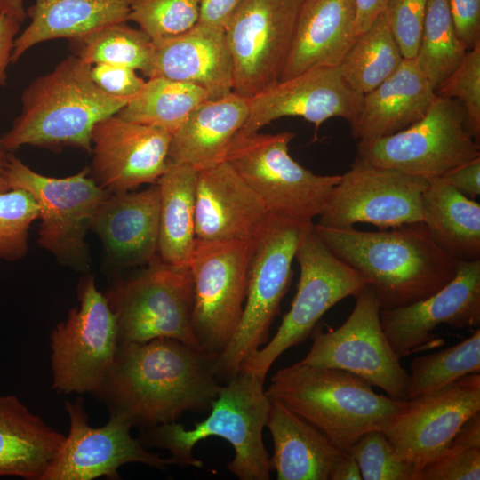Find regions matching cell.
Listing matches in <instances>:
<instances>
[{
  "mask_svg": "<svg viewBox=\"0 0 480 480\" xmlns=\"http://www.w3.org/2000/svg\"><path fill=\"white\" fill-rule=\"evenodd\" d=\"M38 213L28 192L20 188L0 192V259L14 261L27 254L28 230Z\"/></svg>",
  "mask_w": 480,
  "mask_h": 480,
  "instance_id": "obj_39",
  "label": "cell"
},
{
  "mask_svg": "<svg viewBox=\"0 0 480 480\" xmlns=\"http://www.w3.org/2000/svg\"><path fill=\"white\" fill-rule=\"evenodd\" d=\"M356 38L354 0H301L280 81L340 66Z\"/></svg>",
  "mask_w": 480,
  "mask_h": 480,
  "instance_id": "obj_25",
  "label": "cell"
},
{
  "mask_svg": "<svg viewBox=\"0 0 480 480\" xmlns=\"http://www.w3.org/2000/svg\"><path fill=\"white\" fill-rule=\"evenodd\" d=\"M9 188L28 192L38 208L40 228L37 243L60 263L79 271L90 268L85 236L94 214L109 194L88 168L54 178L33 171L11 155L7 168Z\"/></svg>",
  "mask_w": 480,
  "mask_h": 480,
  "instance_id": "obj_10",
  "label": "cell"
},
{
  "mask_svg": "<svg viewBox=\"0 0 480 480\" xmlns=\"http://www.w3.org/2000/svg\"><path fill=\"white\" fill-rule=\"evenodd\" d=\"M436 97L415 59H404L393 75L364 94L351 134L364 142L403 131L426 115Z\"/></svg>",
  "mask_w": 480,
  "mask_h": 480,
  "instance_id": "obj_26",
  "label": "cell"
},
{
  "mask_svg": "<svg viewBox=\"0 0 480 480\" xmlns=\"http://www.w3.org/2000/svg\"><path fill=\"white\" fill-rule=\"evenodd\" d=\"M270 399L264 380L239 371L221 385L208 417L190 429L174 422L141 430L140 440L146 447L166 450L175 465L202 468L193 456L196 444L209 436L228 441L235 450L227 468L240 480H268L272 471L262 431L266 427Z\"/></svg>",
  "mask_w": 480,
  "mask_h": 480,
  "instance_id": "obj_5",
  "label": "cell"
},
{
  "mask_svg": "<svg viewBox=\"0 0 480 480\" xmlns=\"http://www.w3.org/2000/svg\"><path fill=\"white\" fill-rule=\"evenodd\" d=\"M427 185L426 179L356 157L332 188L316 224L342 228L364 222L385 229L422 222Z\"/></svg>",
  "mask_w": 480,
  "mask_h": 480,
  "instance_id": "obj_16",
  "label": "cell"
},
{
  "mask_svg": "<svg viewBox=\"0 0 480 480\" xmlns=\"http://www.w3.org/2000/svg\"><path fill=\"white\" fill-rule=\"evenodd\" d=\"M197 171L169 164L156 182L160 194L158 257L175 266H188L194 245Z\"/></svg>",
  "mask_w": 480,
  "mask_h": 480,
  "instance_id": "obj_32",
  "label": "cell"
},
{
  "mask_svg": "<svg viewBox=\"0 0 480 480\" xmlns=\"http://www.w3.org/2000/svg\"><path fill=\"white\" fill-rule=\"evenodd\" d=\"M312 225L269 214L254 240L241 320L215 363V372L221 383L236 375L245 359L268 340L270 326L291 284L298 246Z\"/></svg>",
  "mask_w": 480,
  "mask_h": 480,
  "instance_id": "obj_6",
  "label": "cell"
},
{
  "mask_svg": "<svg viewBox=\"0 0 480 480\" xmlns=\"http://www.w3.org/2000/svg\"><path fill=\"white\" fill-rule=\"evenodd\" d=\"M356 157L428 180L480 157V146L468 132L463 106L436 95L426 115L406 129L357 142Z\"/></svg>",
  "mask_w": 480,
  "mask_h": 480,
  "instance_id": "obj_11",
  "label": "cell"
},
{
  "mask_svg": "<svg viewBox=\"0 0 480 480\" xmlns=\"http://www.w3.org/2000/svg\"><path fill=\"white\" fill-rule=\"evenodd\" d=\"M404 60L382 12L357 36L340 67L348 84L364 95L393 75Z\"/></svg>",
  "mask_w": 480,
  "mask_h": 480,
  "instance_id": "obj_34",
  "label": "cell"
},
{
  "mask_svg": "<svg viewBox=\"0 0 480 480\" xmlns=\"http://www.w3.org/2000/svg\"><path fill=\"white\" fill-rule=\"evenodd\" d=\"M467 52L460 41L447 0H428L420 42L414 58L435 89L459 66Z\"/></svg>",
  "mask_w": 480,
  "mask_h": 480,
  "instance_id": "obj_36",
  "label": "cell"
},
{
  "mask_svg": "<svg viewBox=\"0 0 480 480\" xmlns=\"http://www.w3.org/2000/svg\"><path fill=\"white\" fill-rule=\"evenodd\" d=\"M325 246L363 276L381 309L412 304L432 295L456 275L460 261L443 252L423 222L364 231L314 224Z\"/></svg>",
  "mask_w": 480,
  "mask_h": 480,
  "instance_id": "obj_2",
  "label": "cell"
},
{
  "mask_svg": "<svg viewBox=\"0 0 480 480\" xmlns=\"http://www.w3.org/2000/svg\"><path fill=\"white\" fill-rule=\"evenodd\" d=\"M105 296L116 320L119 344L167 338L200 348L192 327L188 266L157 257L145 269L116 279Z\"/></svg>",
  "mask_w": 480,
  "mask_h": 480,
  "instance_id": "obj_8",
  "label": "cell"
},
{
  "mask_svg": "<svg viewBox=\"0 0 480 480\" xmlns=\"http://www.w3.org/2000/svg\"><path fill=\"white\" fill-rule=\"evenodd\" d=\"M172 134L116 115L98 122L92 132L90 173L109 193L135 190L157 181L167 170Z\"/></svg>",
  "mask_w": 480,
  "mask_h": 480,
  "instance_id": "obj_20",
  "label": "cell"
},
{
  "mask_svg": "<svg viewBox=\"0 0 480 480\" xmlns=\"http://www.w3.org/2000/svg\"><path fill=\"white\" fill-rule=\"evenodd\" d=\"M358 464L349 451H343L336 460L330 480H361Z\"/></svg>",
  "mask_w": 480,
  "mask_h": 480,
  "instance_id": "obj_50",
  "label": "cell"
},
{
  "mask_svg": "<svg viewBox=\"0 0 480 480\" xmlns=\"http://www.w3.org/2000/svg\"><path fill=\"white\" fill-rule=\"evenodd\" d=\"M295 259L300 275L290 310L273 338L246 358L239 370L264 380L274 362L288 348L304 341L324 313L369 284L364 276L325 246L315 232L314 223L304 234Z\"/></svg>",
  "mask_w": 480,
  "mask_h": 480,
  "instance_id": "obj_9",
  "label": "cell"
},
{
  "mask_svg": "<svg viewBox=\"0 0 480 480\" xmlns=\"http://www.w3.org/2000/svg\"><path fill=\"white\" fill-rule=\"evenodd\" d=\"M10 156V152L6 151L0 142V192L10 189L7 180V168Z\"/></svg>",
  "mask_w": 480,
  "mask_h": 480,
  "instance_id": "obj_52",
  "label": "cell"
},
{
  "mask_svg": "<svg viewBox=\"0 0 480 480\" xmlns=\"http://www.w3.org/2000/svg\"><path fill=\"white\" fill-rule=\"evenodd\" d=\"M79 305L51 334L52 388L62 394H93L106 377L118 347L116 320L93 276L81 278Z\"/></svg>",
  "mask_w": 480,
  "mask_h": 480,
  "instance_id": "obj_13",
  "label": "cell"
},
{
  "mask_svg": "<svg viewBox=\"0 0 480 480\" xmlns=\"http://www.w3.org/2000/svg\"><path fill=\"white\" fill-rule=\"evenodd\" d=\"M480 446L455 435L420 472L419 480H479Z\"/></svg>",
  "mask_w": 480,
  "mask_h": 480,
  "instance_id": "obj_42",
  "label": "cell"
},
{
  "mask_svg": "<svg viewBox=\"0 0 480 480\" xmlns=\"http://www.w3.org/2000/svg\"><path fill=\"white\" fill-rule=\"evenodd\" d=\"M480 372V330L460 343L415 357L410 365L408 400L428 394L470 373Z\"/></svg>",
  "mask_w": 480,
  "mask_h": 480,
  "instance_id": "obj_37",
  "label": "cell"
},
{
  "mask_svg": "<svg viewBox=\"0 0 480 480\" xmlns=\"http://www.w3.org/2000/svg\"><path fill=\"white\" fill-rule=\"evenodd\" d=\"M249 115V98L231 92L199 105L172 135L169 161L196 171L225 161Z\"/></svg>",
  "mask_w": 480,
  "mask_h": 480,
  "instance_id": "obj_27",
  "label": "cell"
},
{
  "mask_svg": "<svg viewBox=\"0 0 480 480\" xmlns=\"http://www.w3.org/2000/svg\"><path fill=\"white\" fill-rule=\"evenodd\" d=\"M456 34L467 51L480 44V0H447Z\"/></svg>",
  "mask_w": 480,
  "mask_h": 480,
  "instance_id": "obj_45",
  "label": "cell"
},
{
  "mask_svg": "<svg viewBox=\"0 0 480 480\" xmlns=\"http://www.w3.org/2000/svg\"><path fill=\"white\" fill-rule=\"evenodd\" d=\"M133 0H35L28 26L14 42L12 63L42 42L73 39L100 27L127 22Z\"/></svg>",
  "mask_w": 480,
  "mask_h": 480,
  "instance_id": "obj_30",
  "label": "cell"
},
{
  "mask_svg": "<svg viewBox=\"0 0 480 480\" xmlns=\"http://www.w3.org/2000/svg\"><path fill=\"white\" fill-rule=\"evenodd\" d=\"M301 0H244L224 28L233 92L245 97L280 81Z\"/></svg>",
  "mask_w": 480,
  "mask_h": 480,
  "instance_id": "obj_15",
  "label": "cell"
},
{
  "mask_svg": "<svg viewBox=\"0 0 480 480\" xmlns=\"http://www.w3.org/2000/svg\"><path fill=\"white\" fill-rule=\"evenodd\" d=\"M20 24L16 19L0 13V87L6 83L7 68L12 63V53Z\"/></svg>",
  "mask_w": 480,
  "mask_h": 480,
  "instance_id": "obj_48",
  "label": "cell"
},
{
  "mask_svg": "<svg viewBox=\"0 0 480 480\" xmlns=\"http://www.w3.org/2000/svg\"><path fill=\"white\" fill-rule=\"evenodd\" d=\"M201 0H133L129 20L158 44L178 36L199 21Z\"/></svg>",
  "mask_w": 480,
  "mask_h": 480,
  "instance_id": "obj_38",
  "label": "cell"
},
{
  "mask_svg": "<svg viewBox=\"0 0 480 480\" xmlns=\"http://www.w3.org/2000/svg\"><path fill=\"white\" fill-rule=\"evenodd\" d=\"M244 0H201L198 23L225 28Z\"/></svg>",
  "mask_w": 480,
  "mask_h": 480,
  "instance_id": "obj_47",
  "label": "cell"
},
{
  "mask_svg": "<svg viewBox=\"0 0 480 480\" xmlns=\"http://www.w3.org/2000/svg\"><path fill=\"white\" fill-rule=\"evenodd\" d=\"M382 330L396 355L407 356L444 324L453 329L480 325V260L460 261L455 276L440 290L412 304L380 309Z\"/></svg>",
  "mask_w": 480,
  "mask_h": 480,
  "instance_id": "obj_21",
  "label": "cell"
},
{
  "mask_svg": "<svg viewBox=\"0 0 480 480\" xmlns=\"http://www.w3.org/2000/svg\"><path fill=\"white\" fill-rule=\"evenodd\" d=\"M66 436L14 396H0V476L42 480Z\"/></svg>",
  "mask_w": 480,
  "mask_h": 480,
  "instance_id": "obj_29",
  "label": "cell"
},
{
  "mask_svg": "<svg viewBox=\"0 0 480 480\" xmlns=\"http://www.w3.org/2000/svg\"><path fill=\"white\" fill-rule=\"evenodd\" d=\"M292 132L236 133L225 161L263 202L269 214L311 223L324 210L341 175H318L289 154Z\"/></svg>",
  "mask_w": 480,
  "mask_h": 480,
  "instance_id": "obj_7",
  "label": "cell"
},
{
  "mask_svg": "<svg viewBox=\"0 0 480 480\" xmlns=\"http://www.w3.org/2000/svg\"><path fill=\"white\" fill-rule=\"evenodd\" d=\"M207 92L194 84L153 76L116 115L140 124L164 130L172 135L202 103Z\"/></svg>",
  "mask_w": 480,
  "mask_h": 480,
  "instance_id": "obj_33",
  "label": "cell"
},
{
  "mask_svg": "<svg viewBox=\"0 0 480 480\" xmlns=\"http://www.w3.org/2000/svg\"><path fill=\"white\" fill-rule=\"evenodd\" d=\"M153 76L196 85L210 100L233 92L232 60L224 28L197 23L187 32L155 44L149 77Z\"/></svg>",
  "mask_w": 480,
  "mask_h": 480,
  "instance_id": "obj_24",
  "label": "cell"
},
{
  "mask_svg": "<svg viewBox=\"0 0 480 480\" xmlns=\"http://www.w3.org/2000/svg\"><path fill=\"white\" fill-rule=\"evenodd\" d=\"M423 223L433 242L458 261L480 260V204L441 177L428 180Z\"/></svg>",
  "mask_w": 480,
  "mask_h": 480,
  "instance_id": "obj_31",
  "label": "cell"
},
{
  "mask_svg": "<svg viewBox=\"0 0 480 480\" xmlns=\"http://www.w3.org/2000/svg\"><path fill=\"white\" fill-rule=\"evenodd\" d=\"M216 359L173 339L119 344L92 395L132 428L174 422L186 412L211 409L223 384L215 372Z\"/></svg>",
  "mask_w": 480,
  "mask_h": 480,
  "instance_id": "obj_1",
  "label": "cell"
},
{
  "mask_svg": "<svg viewBox=\"0 0 480 480\" xmlns=\"http://www.w3.org/2000/svg\"><path fill=\"white\" fill-rule=\"evenodd\" d=\"M388 2V0H354L357 36L368 29L374 20L384 12Z\"/></svg>",
  "mask_w": 480,
  "mask_h": 480,
  "instance_id": "obj_49",
  "label": "cell"
},
{
  "mask_svg": "<svg viewBox=\"0 0 480 480\" xmlns=\"http://www.w3.org/2000/svg\"><path fill=\"white\" fill-rule=\"evenodd\" d=\"M441 178L465 196L474 199L480 195V157L447 172Z\"/></svg>",
  "mask_w": 480,
  "mask_h": 480,
  "instance_id": "obj_46",
  "label": "cell"
},
{
  "mask_svg": "<svg viewBox=\"0 0 480 480\" xmlns=\"http://www.w3.org/2000/svg\"><path fill=\"white\" fill-rule=\"evenodd\" d=\"M94 83L106 93L131 100L146 83L136 70L122 65L98 63L92 65Z\"/></svg>",
  "mask_w": 480,
  "mask_h": 480,
  "instance_id": "obj_44",
  "label": "cell"
},
{
  "mask_svg": "<svg viewBox=\"0 0 480 480\" xmlns=\"http://www.w3.org/2000/svg\"><path fill=\"white\" fill-rule=\"evenodd\" d=\"M269 399L266 427L273 439L270 464L276 478L330 480L332 468L343 450L282 403Z\"/></svg>",
  "mask_w": 480,
  "mask_h": 480,
  "instance_id": "obj_28",
  "label": "cell"
},
{
  "mask_svg": "<svg viewBox=\"0 0 480 480\" xmlns=\"http://www.w3.org/2000/svg\"><path fill=\"white\" fill-rule=\"evenodd\" d=\"M91 67L72 54L34 79L21 95L20 115L0 137L4 148L74 147L91 154L94 125L130 100L103 92L92 80Z\"/></svg>",
  "mask_w": 480,
  "mask_h": 480,
  "instance_id": "obj_3",
  "label": "cell"
},
{
  "mask_svg": "<svg viewBox=\"0 0 480 480\" xmlns=\"http://www.w3.org/2000/svg\"><path fill=\"white\" fill-rule=\"evenodd\" d=\"M437 96L457 100L466 113L469 134L480 140V44L467 51L455 70L436 89Z\"/></svg>",
  "mask_w": 480,
  "mask_h": 480,
  "instance_id": "obj_41",
  "label": "cell"
},
{
  "mask_svg": "<svg viewBox=\"0 0 480 480\" xmlns=\"http://www.w3.org/2000/svg\"><path fill=\"white\" fill-rule=\"evenodd\" d=\"M269 213L226 162L197 171L195 234L199 241H254Z\"/></svg>",
  "mask_w": 480,
  "mask_h": 480,
  "instance_id": "obj_22",
  "label": "cell"
},
{
  "mask_svg": "<svg viewBox=\"0 0 480 480\" xmlns=\"http://www.w3.org/2000/svg\"><path fill=\"white\" fill-rule=\"evenodd\" d=\"M363 97L346 81L340 66L315 67L249 98V115L237 133L259 132L286 116L302 117L316 130L324 121L340 117L351 129L359 117Z\"/></svg>",
  "mask_w": 480,
  "mask_h": 480,
  "instance_id": "obj_19",
  "label": "cell"
},
{
  "mask_svg": "<svg viewBox=\"0 0 480 480\" xmlns=\"http://www.w3.org/2000/svg\"><path fill=\"white\" fill-rule=\"evenodd\" d=\"M64 408L69 431L42 480H117L124 464L141 463L160 470L173 464L171 458L148 451L140 438L132 437V426L122 416L109 414L105 425L94 428L88 423L81 396L67 400Z\"/></svg>",
  "mask_w": 480,
  "mask_h": 480,
  "instance_id": "obj_17",
  "label": "cell"
},
{
  "mask_svg": "<svg viewBox=\"0 0 480 480\" xmlns=\"http://www.w3.org/2000/svg\"><path fill=\"white\" fill-rule=\"evenodd\" d=\"M73 55L94 65L108 63L140 70L148 78L153 66L155 44L140 28L116 22L70 39Z\"/></svg>",
  "mask_w": 480,
  "mask_h": 480,
  "instance_id": "obj_35",
  "label": "cell"
},
{
  "mask_svg": "<svg viewBox=\"0 0 480 480\" xmlns=\"http://www.w3.org/2000/svg\"><path fill=\"white\" fill-rule=\"evenodd\" d=\"M355 298L352 312L337 329L315 326L311 348L299 363L348 372L391 397L408 400V372L382 330L376 293L368 284Z\"/></svg>",
  "mask_w": 480,
  "mask_h": 480,
  "instance_id": "obj_14",
  "label": "cell"
},
{
  "mask_svg": "<svg viewBox=\"0 0 480 480\" xmlns=\"http://www.w3.org/2000/svg\"><path fill=\"white\" fill-rule=\"evenodd\" d=\"M348 451L364 480H418L415 468L396 453L382 430L366 432Z\"/></svg>",
  "mask_w": 480,
  "mask_h": 480,
  "instance_id": "obj_40",
  "label": "cell"
},
{
  "mask_svg": "<svg viewBox=\"0 0 480 480\" xmlns=\"http://www.w3.org/2000/svg\"><path fill=\"white\" fill-rule=\"evenodd\" d=\"M428 0H388L384 10L404 59H414L422 34Z\"/></svg>",
  "mask_w": 480,
  "mask_h": 480,
  "instance_id": "obj_43",
  "label": "cell"
},
{
  "mask_svg": "<svg viewBox=\"0 0 480 480\" xmlns=\"http://www.w3.org/2000/svg\"><path fill=\"white\" fill-rule=\"evenodd\" d=\"M266 394L343 451L368 431L385 430L408 403L377 394L368 381L348 372L299 362L277 371Z\"/></svg>",
  "mask_w": 480,
  "mask_h": 480,
  "instance_id": "obj_4",
  "label": "cell"
},
{
  "mask_svg": "<svg viewBox=\"0 0 480 480\" xmlns=\"http://www.w3.org/2000/svg\"><path fill=\"white\" fill-rule=\"evenodd\" d=\"M480 412V373L467 374L428 394L408 400L383 433L417 473L435 460L460 427Z\"/></svg>",
  "mask_w": 480,
  "mask_h": 480,
  "instance_id": "obj_18",
  "label": "cell"
},
{
  "mask_svg": "<svg viewBox=\"0 0 480 480\" xmlns=\"http://www.w3.org/2000/svg\"><path fill=\"white\" fill-rule=\"evenodd\" d=\"M253 244L196 239L188 263L193 282L192 327L199 348L215 357L241 320Z\"/></svg>",
  "mask_w": 480,
  "mask_h": 480,
  "instance_id": "obj_12",
  "label": "cell"
},
{
  "mask_svg": "<svg viewBox=\"0 0 480 480\" xmlns=\"http://www.w3.org/2000/svg\"><path fill=\"white\" fill-rule=\"evenodd\" d=\"M0 13L9 15L20 23L28 17L22 0H0Z\"/></svg>",
  "mask_w": 480,
  "mask_h": 480,
  "instance_id": "obj_51",
  "label": "cell"
},
{
  "mask_svg": "<svg viewBox=\"0 0 480 480\" xmlns=\"http://www.w3.org/2000/svg\"><path fill=\"white\" fill-rule=\"evenodd\" d=\"M160 194L156 183L140 191L109 193L91 223L107 257L118 267L148 264L157 258Z\"/></svg>",
  "mask_w": 480,
  "mask_h": 480,
  "instance_id": "obj_23",
  "label": "cell"
}]
</instances>
